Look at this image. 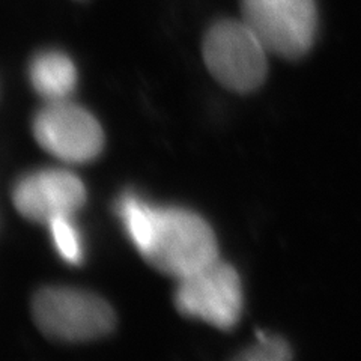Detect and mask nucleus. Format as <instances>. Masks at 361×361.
I'll return each mask as SVG.
<instances>
[{
    "instance_id": "nucleus-1",
    "label": "nucleus",
    "mask_w": 361,
    "mask_h": 361,
    "mask_svg": "<svg viewBox=\"0 0 361 361\" xmlns=\"http://www.w3.org/2000/svg\"><path fill=\"white\" fill-rule=\"evenodd\" d=\"M115 208L128 240L164 274L183 279L219 259L216 235L193 211L155 207L134 191L121 195Z\"/></svg>"
},
{
    "instance_id": "nucleus-2",
    "label": "nucleus",
    "mask_w": 361,
    "mask_h": 361,
    "mask_svg": "<svg viewBox=\"0 0 361 361\" xmlns=\"http://www.w3.org/2000/svg\"><path fill=\"white\" fill-rule=\"evenodd\" d=\"M39 330L63 342H87L115 329V312L95 293L51 286L41 289L32 302Z\"/></svg>"
},
{
    "instance_id": "nucleus-3",
    "label": "nucleus",
    "mask_w": 361,
    "mask_h": 361,
    "mask_svg": "<svg viewBox=\"0 0 361 361\" xmlns=\"http://www.w3.org/2000/svg\"><path fill=\"white\" fill-rule=\"evenodd\" d=\"M267 49L247 23L220 20L208 30L203 58L211 74L233 92H253L265 82Z\"/></svg>"
},
{
    "instance_id": "nucleus-4",
    "label": "nucleus",
    "mask_w": 361,
    "mask_h": 361,
    "mask_svg": "<svg viewBox=\"0 0 361 361\" xmlns=\"http://www.w3.org/2000/svg\"><path fill=\"white\" fill-rule=\"evenodd\" d=\"M243 20L265 49L285 59H300L314 42V0H241Z\"/></svg>"
},
{
    "instance_id": "nucleus-5",
    "label": "nucleus",
    "mask_w": 361,
    "mask_h": 361,
    "mask_svg": "<svg viewBox=\"0 0 361 361\" xmlns=\"http://www.w3.org/2000/svg\"><path fill=\"white\" fill-rule=\"evenodd\" d=\"M243 285L238 273L219 259L179 279L175 292L178 310L220 330H232L243 313Z\"/></svg>"
},
{
    "instance_id": "nucleus-6",
    "label": "nucleus",
    "mask_w": 361,
    "mask_h": 361,
    "mask_svg": "<svg viewBox=\"0 0 361 361\" xmlns=\"http://www.w3.org/2000/svg\"><path fill=\"white\" fill-rule=\"evenodd\" d=\"M33 134L49 154L66 163L92 161L104 148V133L90 113L68 99L49 103L33 121Z\"/></svg>"
},
{
    "instance_id": "nucleus-7",
    "label": "nucleus",
    "mask_w": 361,
    "mask_h": 361,
    "mask_svg": "<svg viewBox=\"0 0 361 361\" xmlns=\"http://www.w3.org/2000/svg\"><path fill=\"white\" fill-rule=\"evenodd\" d=\"M14 205L23 217L49 224L85 205L86 188L80 178L61 169H44L23 176L13 190Z\"/></svg>"
},
{
    "instance_id": "nucleus-8",
    "label": "nucleus",
    "mask_w": 361,
    "mask_h": 361,
    "mask_svg": "<svg viewBox=\"0 0 361 361\" xmlns=\"http://www.w3.org/2000/svg\"><path fill=\"white\" fill-rule=\"evenodd\" d=\"M29 80L39 97L54 103L74 92L77 70L70 56L59 50H44L30 61Z\"/></svg>"
},
{
    "instance_id": "nucleus-9",
    "label": "nucleus",
    "mask_w": 361,
    "mask_h": 361,
    "mask_svg": "<svg viewBox=\"0 0 361 361\" xmlns=\"http://www.w3.org/2000/svg\"><path fill=\"white\" fill-rule=\"evenodd\" d=\"M47 226L56 252L59 253L63 261L73 265L82 264L85 257L83 236L74 223L73 216L58 217L51 220Z\"/></svg>"
},
{
    "instance_id": "nucleus-10",
    "label": "nucleus",
    "mask_w": 361,
    "mask_h": 361,
    "mask_svg": "<svg viewBox=\"0 0 361 361\" xmlns=\"http://www.w3.org/2000/svg\"><path fill=\"white\" fill-rule=\"evenodd\" d=\"M292 357L290 346L277 336H271L268 333L257 334V343L247 348L240 360L247 361H283Z\"/></svg>"
}]
</instances>
